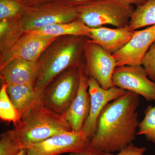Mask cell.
Returning <instances> with one entry per match:
<instances>
[{"label":"cell","instance_id":"obj_3","mask_svg":"<svg viewBox=\"0 0 155 155\" xmlns=\"http://www.w3.org/2000/svg\"><path fill=\"white\" fill-rule=\"evenodd\" d=\"M85 36H60L41 54L37 63L38 71L34 89L40 95L45 88L58 75L71 67L80 66Z\"/></svg>","mask_w":155,"mask_h":155},{"label":"cell","instance_id":"obj_9","mask_svg":"<svg viewBox=\"0 0 155 155\" xmlns=\"http://www.w3.org/2000/svg\"><path fill=\"white\" fill-rule=\"evenodd\" d=\"M142 65L117 67L113 73L114 86L134 93L147 101H155V82L148 78Z\"/></svg>","mask_w":155,"mask_h":155},{"label":"cell","instance_id":"obj_6","mask_svg":"<svg viewBox=\"0 0 155 155\" xmlns=\"http://www.w3.org/2000/svg\"><path fill=\"white\" fill-rule=\"evenodd\" d=\"M82 64L61 72L45 88L40 100L48 109L61 115L67 112L78 91Z\"/></svg>","mask_w":155,"mask_h":155},{"label":"cell","instance_id":"obj_15","mask_svg":"<svg viewBox=\"0 0 155 155\" xmlns=\"http://www.w3.org/2000/svg\"><path fill=\"white\" fill-rule=\"evenodd\" d=\"M134 31L128 26L116 28L101 27L90 28L88 37L92 41L99 45L107 51L113 54L121 49L130 40Z\"/></svg>","mask_w":155,"mask_h":155},{"label":"cell","instance_id":"obj_12","mask_svg":"<svg viewBox=\"0 0 155 155\" xmlns=\"http://www.w3.org/2000/svg\"><path fill=\"white\" fill-rule=\"evenodd\" d=\"M57 38L23 33L10 46L8 54L1 61V68L17 58L37 62L41 54Z\"/></svg>","mask_w":155,"mask_h":155},{"label":"cell","instance_id":"obj_11","mask_svg":"<svg viewBox=\"0 0 155 155\" xmlns=\"http://www.w3.org/2000/svg\"><path fill=\"white\" fill-rule=\"evenodd\" d=\"M88 91L91 97L90 110L81 130L91 139L96 131L98 119L103 109L127 91L116 86L104 89L95 79L91 77H88Z\"/></svg>","mask_w":155,"mask_h":155},{"label":"cell","instance_id":"obj_1","mask_svg":"<svg viewBox=\"0 0 155 155\" xmlns=\"http://www.w3.org/2000/svg\"><path fill=\"white\" fill-rule=\"evenodd\" d=\"M139 96L126 91L104 107L99 116L96 131L89 147L112 153L119 151L132 143L140 123L137 112Z\"/></svg>","mask_w":155,"mask_h":155},{"label":"cell","instance_id":"obj_25","mask_svg":"<svg viewBox=\"0 0 155 155\" xmlns=\"http://www.w3.org/2000/svg\"><path fill=\"white\" fill-rule=\"evenodd\" d=\"M112 153L106 152L92 148L88 147L81 151L80 152L75 154H71L70 155H113Z\"/></svg>","mask_w":155,"mask_h":155},{"label":"cell","instance_id":"obj_2","mask_svg":"<svg viewBox=\"0 0 155 155\" xmlns=\"http://www.w3.org/2000/svg\"><path fill=\"white\" fill-rule=\"evenodd\" d=\"M10 130L15 144L20 150L59 134L72 131L63 115L51 110L40 98L20 118Z\"/></svg>","mask_w":155,"mask_h":155},{"label":"cell","instance_id":"obj_28","mask_svg":"<svg viewBox=\"0 0 155 155\" xmlns=\"http://www.w3.org/2000/svg\"><path fill=\"white\" fill-rule=\"evenodd\" d=\"M9 21L7 19L1 20L0 22V35L2 37L7 32L9 27Z\"/></svg>","mask_w":155,"mask_h":155},{"label":"cell","instance_id":"obj_24","mask_svg":"<svg viewBox=\"0 0 155 155\" xmlns=\"http://www.w3.org/2000/svg\"><path fill=\"white\" fill-rule=\"evenodd\" d=\"M146 150L145 147L135 146L131 143L119 151L118 153L113 155H145Z\"/></svg>","mask_w":155,"mask_h":155},{"label":"cell","instance_id":"obj_17","mask_svg":"<svg viewBox=\"0 0 155 155\" xmlns=\"http://www.w3.org/2000/svg\"><path fill=\"white\" fill-rule=\"evenodd\" d=\"M7 90L20 118L40 98L34 87L28 85L8 84Z\"/></svg>","mask_w":155,"mask_h":155},{"label":"cell","instance_id":"obj_21","mask_svg":"<svg viewBox=\"0 0 155 155\" xmlns=\"http://www.w3.org/2000/svg\"><path fill=\"white\" fill-rule=\"evenodd\" d=\"M27 7L17 0H0V19L20 17Z\"/></svg>","mask_w":155,"mask_h":155},{"label":"cell","instance_id":"obj_29","mask_svg":"<svg viewBox=\"0 0 155 155\" xmlns=\"http://www.w3.org/2000/svg\"><path fill=\"white\" fill-rule=\"evenodd\" d=\"M123 1L132 5H135L137 7L140 5L143 4L147 0H123Z\"/></svg>","mask_w":155,"mask_h":155},{"label":"cell","instance_id":"obj_16","mask_svg":"<svg viewBox=\"0 0 155 155\" xmlns=\"http://www.w3.org/2000/svg\"><path fill=\"white\" fill-rule=\"evenodd\" d=\"M89 30L90 28L77 19L68 23L53 24L25 32L38 36L52 37L66 35L88 37Z\"/></svg>","mask_w":155,"mask_h":155},{"label":"cell","instance_id":"obj_30","mask_svg":"<svg viewBox=\"0 0 155 155\" xmlns=\"http://www.w3.org/2000/svg\"><path fill=\"white\" fill-rule=\"evenodd\" d=\"M14 155H28V153L26 150L22 149L18 153Z\"/></svg>","mask_w":155,"mask_h":155},{"label":"cell","instance_id":"obj_20","mask_svg":"<svg viewBox=\"0 0 155 155\" xmlns=\"http://www.w3.org/2000/svg\"><path fill=\"white\" fill-rule=\"evenodd\" d=\"M144 118L140 122L137 135H144L147 140L155 143V105L149 106Z\"/></svg>","mask_w":155,"mask_h":155},{"label":"cell","instance_id":"obj_7","mask_svg":"<svg viewBox=\"0 0 155 155\" xmlns=\"http://www.w3.org/2000/svg\"><path fill=\"white\" fill-rule=\"evenodd\" d=\"M84 56V69L87 76L95 79L104 89L114 86L112 77L117 64L112 54L91 40H87Z\"/></svg>","mask_w":155,"mask_h":155},{"label":"cell","instance_id":"obj_26","mask_svg":"<svg viewBox=\"0 0 155 155\" xmlns=\"http://www.w3.org/2000/svg\"><path fill=\"white\" fill-rule=\"evenodd\" d=\"M57 1L69 5L77 7L100 1V0H57Z\"/></svg>","mask_w":155,"mask_h":155},{"label":"cell","instance_id":"obj_23","mask_svg":"<svg viewBox=\"0 0 155 155\" xmlns=\"http://www.w3.org/2000/svg\"><path fill=\"white\" fill-rule=\"evenodd\" d=\"M142 65L145 69L149 78L155 82V41L150 47Z\"/></svg>","mask_w":155,"mask_h":155},{"label":"cell","instance_id":"obj_13","mask_svg":"<svg viewBox=\"0 0 155 155\" xmlns=\"http://www.w3.org/2000/svg\"><path fill=\"white\" fill-rule=\"evenodd\" d=\"M88 77L84 69V64L80 67L79 88L75 99L63 115L72 128V131L82 130L88 117L91 107V97L88 91Z\"/></svg>","mask_w":155,"mask_h":155},{"label":"cell","instance_id":"obj_10","mask_svg":"<svg viewBox=\"0 0 155 155\" xmlns=\"http://www.w3.org/2000/svg\"><path fill=\"white\" fill-rule=\"evenodd\" d=\"M155 41V25L143 30L134 31L124 47L112 54L117 67L142 65L145 55Z\"/></svg>","mask_w":155,"mask_h":155},{"label":"cell","instance_id":"obj_14","mask_svg":"<svg viewBox=\"0 0 155 155\" xmlns=\"http://www.w3.org/2000/svg\"><path fill=\"white\" fill-rule=\"evenodd\" d=\"M38 71L37 62L17 58L1 68L0 77L2 83L34 87Z\"/></svg>","mask_w":155,"mask_h":155},{"label":"cell","instance_id":"obj_4","mask_svg":"<svg viewBox=\"0 0 155 155\" xmlns=\"http://www.w3.org/2000/svg\"><path fill=\"white\" fill-rule=\"evenodd\" d=\"M77 19L90 28L110 25L117 28L128 26L134 9L123 0H100L77 7Z\"/></svg>","mask_w":155,"mask_h":155},{"label":"cell","instance_id":"obj_5","mask_svg":"<svg viewBox=\"0 0 155 155\" xmlns=\"http://www.w3.org/2000/svg\"><path fill=\"white\" fill-rule=\"evenodd\" d=\"M77 8L58 1L28 7L20 16L18 25L22 34L57 23L77 19Z\"/></svg>","mask_w":155,"mask_h":155},{"label":"cell","instance_id":"obj_19","mask_svg":"<svg viewBox=\"0 0 155 155\" xmlns=\"http://www.w3.org/2000/svg\"><path fill=\"white\" fill-rule=\"evenodd\" d=\"M7 85L2 83L0 90V118L5 122H13L14 125L19 122L20 116L9 97Z\"/></svg>","mask_w":155,"mask_h":155},{"label":"cell","instance_id":"obj_27","mask_svg":"<svg viewBox=\"0 0 155 155\" xmlns=\"http://www.w3.org/2000/svg\"><path fill=\"white\" fill-rule=\"evenodd\" d=\"M27 7H33L43 3L49 2L57 0H17Z\"/></svg>","mask_w":155,"mask_h":155},{"label":"cell","instance_id":"obj_18","mask_svg":"<svg viewBox=\"0 0 155 155\" xmlns=\"http://www.w3.org/2000/svg\"><path fill=\"white\" fill-rule=\"evenodd\" d=\"M155 25V0H147L134 9L128 28L134 31L138 28Z\"/></svg>","mask_w":155,"mask_h":155},{"label":"cell","instance_id":"obj_22","mask_svg":"<svg viewBox=\"0 0 155 155\" xmlns=\"http://www.w3.org/2000/svg\"><path fill=\"white\" fill-rule=\"evenodd\" d=\"M20 151L13 141L10 130L2 134L0 139V155H14Z\"/></svg>","mask_w":155,"mask_h":155},{"label":"cell","instance_id":"obj_8","mask_svg":"<svg viewBox=\"0 0 155 155\" xmlns=\"http://www.w3.org/2000/svg\"><path fill=\"white\" fill-rule=\"evenodd\" d=\"M91 138L82 130L59 134L26 149L28 155L77 153L89 146Z\"/></svg>","mask_w":155,"mask_h":155}]
</instances>
